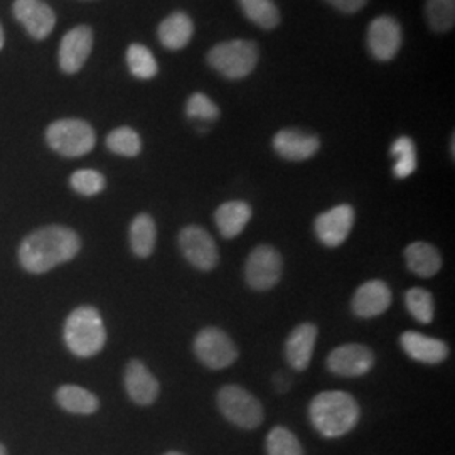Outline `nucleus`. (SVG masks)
I'll return each mask as SVG.
<instances>
[{
	"label": "nucleus",
	"instance_id": "f257e3e1",
	"mask_svg": "<svg viewBox=\"0 0 455 455\" xmlns=\"http://www.w3.org/2000/svg\"><path fill=\"white\" fill-rule=\"evenodd\" d=\"M80 248L82 240L75 229L51 225L28 235L19 246L17 257L28 274L43 275L73 260L80 253Z\"/></svg>",
	"mask_w": 455,
	"mask_h": 455
},
{
	"label": "nucleus",
	"instance_id": "f03ea898",
	"mask_svg": "<svg viewBox=\"0 0 455 455\" xmlns=\"http://www.w3.org/2000/svg\"><path fill=\"white\" fill-rule=\"evenodd\" d=\"M358 402L347 391H321L310 402L309 419L325 439H339L359 422Z\"/></svg>",
	"mask_w": 455,
	"mask_h": 455
},
{
	"label": "nucleus",
	"instance_id": "7ed1b4c3",
	"mask_svg": "<svg viewBox=\"0 0 455 455\" xmlns=\"http://www.w3.org/2000/svg\"><path fill=\"white\" fill-rule=\"evenodd\" d=\"M63 339L76 358H92L105 347L107 329L101 314L92 306H82L66 317Z\"/></svg>",
	"mask_w": 455,
	"mask_h": 455
},
{
	"label": "nucleus",
	"instance_id": "20e7f679",
	"mask_svg": "<svg viewBox=\"0 0 455 455\" xmlns=\"http://www.w3.org/2000/svg\"><path fill=\"white\" fill-rule=\"evenodd\" d=\"M208 63L228 80H242L257 68L259 48L246 39L225 41L208 52Z\"/></svg>",
	"mask_w": 455,
	"mask_h": 455
},
{
	"label": "nucleus",
	"instance_id": "39448f33",
	"mask_svg": "<svg viewBox=\"0 0 455 455\" xmlns=\"http://www.w3.org/2000/svg\"><path fill=\"white\" fill-rule=\"evenodd\" d=\"M48 146L63 157H82L93 150L97 135L93 127L78 118H63L51 124L46 131Z\"/></svg>",
	"mask_w": 455,
	"mask_h": 455
},
{
	"label": "nucleus",
	"instance_id": "423d86ee",
	"mask_svg": "<svg viewBox=\"0 0 455 455\" xmlns=\"http://www.w3.org/2000/svg\"><path fill=\"white\" fill-rule=\"evenodd\" d=\"M218 408L228 422L253 430L263 422V407L260 402L238 385H227L216 395Z\"/></svg>",
	"mask_w": 455,
	"mask_h": 455
},
{
	"label": "nucleus",
	"instance_id": "0eeeda50",
	"mask_svg": "<svg viewBox=\"0 0 455 455\" xmlns=\"http://www.w3.org/2000/svg\"><path fill=\"white\" fill-rule=\"evenodd\" d=\"M196 358L210 370H225L238 359V349L233 339L220 327H204L195 339Z\"/></svg>",
	"mask_w": 455,
	"mask_h": 455
},
{
	"label": "nucleus",
	"instance_id": "6e6552de",
	"mask_svg": "<svg viewBox=\"0 0 455 455\" xmlns=\"http://www.w3.org/2000/svg\"><path fill=\"white\" fill-rule=\"evenodd\" d=\"M283 260L278 250L270 244H259L244 265L246 283L259 292L272 291L282 278Z\"/></svg>",
	"mask_w": 455,
	"mask_h": 455
},
{
	"label": "nucleus",
	"instance_id": "1a4fd4ad",
	"mask_svg": "<svg viewBox=\"0 0 455 455\" xmlns=\"http://www.w3.org/2000/svg\"><path fill=\"white\" fill-rule=\"evenodd\" d=\"M180 248L184 259L201 272H212L220 260L216 242L204 228L197 225L180 229Z\"/></svg>",
	"mask_w": 455,
	"mask_h": 455
},
{
	"label": "nucleus",
	"instance_id": "9d476101",
	"mask_svg": "<svg viewBox=\"0 0 455 455\" xmlns=\"http://www.w3.org/2000/svg\"><path fill=\"white\" fill-rule=\"evenodd\" d=\"M325 363L331 373L342 378H359L373 370L374 355L368 346L349 342L332 349Z\"/></svg>",
	"mask_w": 455,
	"mask_h": 455
},
{
	"label": "nucleus",
	"instance_id": "9b49d317",
	"mask_svg": "<svg viewBox=\"0 0 455 455\" xmlns=\"http://www.w3.org/2000/svg\"><path fill=\"white\" fill-rule=\"evenodd\" d=\"M356 214L351 204H338L317 216L314 223L315 236L329 248L341 246L355 227Z\"/></svg>",
	"mask_w": 455,
	"mask_h": 455
},
{
	"label": "nucleus",
	"instance_id": "f8f14e48",
	"mask_svg": "<svg viewBox=\"0 0 455 455\" xmlns=\"http://www.w3.org/2000/svg\"><path fill=\"white\" fill-rule=\"evenodd\" d=\"M402 26L391 16L374 19L368 29V48L378 61H390L402 48Z\"/></svg>",
	"mask_w": 455,
	"mask_h": 455
},
{
	"label": "nucleus",
	"instance_id": "ddd939ff",
	"mask_svg": "<svg viewBox=\"0 0 455 455\" xmlns=\"http://www.w3.org/2000/svg\"><path fill=\"white\" fill-rule=\"evenodd\" d=\"M93 49V31L88 26H76L65 34L60 44V66L61 69L73 75L82 69L90 52Z\"/></svg>",
	"mask_w": 455,
	"mask_h": 455
},
{
	"label": "nucleus",
	"instance_id": "4468645a",
	"mask_svg": "<svg viewBox=\"0 0 455 455\" xmlns=\"http://www.w3.org/2000/svg\"><path fill=\"white\" fill-rule=\"evenodd\" d=\"M124 385L132 402L140 407L152 405L159 393L161 385L157 378L148 371L146 364L139 359H132L124 373Z\"/></svg>",
	"mask_w": 455,
	"mask_h": 455
},
{
	"label": "nucleus",
	"instance_id": "2eb2a0df",
	"mask_svg": "<svg viewBox=\"0 0 455 455\" xmlns=\"http://www.w3.org/2000/svg\"><path fill=\"white\" fill-rule=\"evenodd\" d=\"M391 289L383 280H370L359 285L353 295L351 307L361 319H373L385 314L391 306Z\"/></svg>",
	"mask_w": 455,
	"mask_h": 455
},
{
	"label": "nucleus",
	"instance_id": "dca6fc26",
	"mask_svg": "<svg viewBox=\"0 0 455 455\" xmlns=\"http://www.w3.org/2000/svg\"><path fill=\"white\" fill-rule=\"evenodd\" d=\"M321 142L317 135L299 129H283L274 137L276 154L292 163H302L314 157L319 152Z\"/></svg>",
	"mask_w": 455,
	"mask_h": 455
},
{
	"label": "nucleus",
	"instance_id": "f3484780",
	"mask_svg": "<svg viewBox=\"0 0 455 455\" xmlns=\"http://www.w3.org/2000/svg\"><path fill=\"white\" fill-rule=\"evenodd\" d=\"M14 16L34 39H46L56 26L52 9L43 0H16Z\"/></svg>",
	"mask_w": 455,
	"mask_h": 455
},
{
	"label": "nucleus",
	"instance_id": "a211bd4d",
	"mask_svg": "<svg viewBox=\"0 0 455 455\" xmlns=\"http://www.w3.org/2000/svg\"><path fill=\"white\" fill-rule=\"evenodd\" d=\"M317 341V325L304 323L295 325L285 341V359L295 371H306L310 366Z\"/></svg>",
	"mask_w": 455,
	"mask_h": 455
},
{
	"label": "nucleus",
	"instance_id": "6ab92c4d",
	"mask_svg": "<svg viewBox=\"0 0 455 455\" xmlns=\"http://www.w3.org/2000/svg\"><path fill=\"white\" fill-rule=\"evenodd\" d=\"M400 344L407 356L423 364H440L449 358V346L445 342L417 331L403 332Z\"/></svg>",
	"mask_w": 455,
	"mask_h": 455
},
{
	"label": "nucleus",
	"instance_id": "aec40b11",
	"mask_svg": "<svg viewBox=\"0 0 455 455\" xmlns=\"http://www.w3.org/2000/svg\"><path fill=\"white\" fill-rule=\"evenodd\" d=\"M157 34L164 48L169 51H180L186 48L193 39V34H195L193 19L180 11L172 12L161 22Z\"/></svg>",
	"mask_w": 455,
	"mask_h": 455
},
{
	"label": "nucleus",
	"instance_id": "412c9836",
	"mask_svg": "<svg viewBox=\"0 0 455 455\" xmlns=\"http://www.w3.org/2000/svg\"><path fill=\"white\" fill-rule=\"evenodd\" d=\"M250 220H251V208L244 201H228L214 212L216 227L227 240L242 235Z\"/></svg>",
	"mask_w": 455,
	"mask_h": 455
},
{
	"label": "nucleus",
	"instance_id": "4be33fe9",
	"mask_svg": "<svg viewBox=\"0 0 455 455\" xmlns=\"http://www.w3.org/2000/svg\"><path fill=\"white\" fill-rule=\"evenodd\" d=\"M405 261L410 272L417 276L430 278L437 275L442 268V257L434 244L415 242L405 248Z\"/></svg>",
	"mask_w": 455,
	"mask_h": 455
},
{
	"label": "nucleus",
	"instance_id": "5701e85b",
	"mask_svg": "<svg viewBox=\"0 0 455 455\" xmlns=\"http://www.w3.org/2000/svg\"><path fill=\"white\" fill-rule=\"evenodd\" d=\"M129 240L132 253L137 259H148L154 253L157 242V228L150 214L140 212L132 220Z\"/></svg>",
	"mask_w": 455,
	"mask_h": 455
},
{
	"label": "nucleus",
	"instance_id": "b1692460",
	"mask_svg": "<svg viewBox=\"0 0 455 455\" xmlns=\"http://www.w3.org/2000/svg\"><path fill=\"white\" fill-rule=\"evenodd\" d=\"M56 402L68 413L92 415L100 408V402L92 391L76 385H63L56 391Z\"/></svg>",
	"mask_w": 455,
	"mask_h": 455
},
{
	"label": "nucleus",
	"instance_id": "393cba45",
	"mask_svg": "<svg viewBox=\"0 0 455 455\" xmlns=\"http://www.w3.org/2000/svg\"><path fill=\"white\" fill-rule=\"evenodd\" d=\"M391 156L396 159V163L393 165L395 178L407 180L417 171V165H419L417 147H415V142L407 135H402L393 142Z\"/></svg>",
	"mask_w": 455,
	"mask_h": 455
},
{
	"label": "nucleus",
	"instance_id": "a878e982",
	"mask_svg": "<svg viewBox=\"0 0 455 455\" xmlns=\"http://www.w3.org/2000/svg\"><path fill=\"white\" fill-rule=\"evenodd\" d=\"M244 16L261 29H275L280 22V12L274 0H238Z\"/></svg>",
	"mask_w": 455,
	"mask_h": 455
},
{
	"label": "nucleus",
	"instance_id": "bb28decb",
	"mask_svg": "<svg viewBox=\"0 0 455 455\" xmlns=\"http://www.w3.org/2000/svg\"><path fill=\"white\" fill-rule=\"evenodd\" d=\"M127 65L132 75L139 80H150L159 71L154 54L144 44H132L127 49Z\"/></svg>",
	"mask_w": 455,
	"mask_h": 455
},
{
	"label": "nucleus",
	"instance_id": "cd10ccee",
	"mask_svg": "<svg viewBox=\"0 0 455 455\" xmlns=\"http://www.w3.org/2000/svg\"><path fill=\"white\" fill-rule=\"evenodd\" d=\"M425 14L435 33H447L455 24V0H427Z\"/></svg>",
	"mask_w": 455,
	"mask_h": 455
},
{
	"label": "nucleus",
	"instance_id": "c85d7f7f",
	"mask_svg": "<svg viewBox=\"0 0 455 455\" xmlns=\"http://www.w3.org/2000/svg\"><path fill=\"white\" fill-rule=\"evenodd\" d=\"M405 306L415 321L420 324H430L435 315L434 295L422 287H413L405 293Z\"/></svg>",
	"mask_w": 455,
	"mask_h": 455
},
{
	"label": "nucleus",
	"instance_id": "c756f323",
	"mask_svg": "<svg viewBox=\"0 0 455 455\" xmlns=\"http://www.w3.org/2000/svg\"><path fill=\"white\" fill-rule=\"evenodd\" d=\"M107 147L116 156L137 157L142 150L140 135L131 127H118L108 133Z\"/></svg>",
	"mask_w": 455,
	"mask_h": 455
},
{
	"label": "nucleus",
	"instance_id": "7c9ffc66",
	"mask_svg": "<svg viewBox=\"0 0 455 455\" xmlns=\"http://www.w3.org/2000/svg\"><path fill=\"white\" fill-rule=\"evenodd\" d=\"M267 454L268 455H304L295 434L285 427H275L267 435Z\"/></svg>",
	"mask_w": 455,
	"mask_h": 455
},
{
	"label": "nucleus",
	"instance_id": "2f4dec72",
	"mask_svg": "<svg viewBox=\"0 0 455 455\" xmlns=\"http://www.w3.org/2000/svg\"><path fill=\"white\" fill-rule=\"evenodd\" d=\"M69 184L73 191H76L78 195L97 196L105 189L107 180L95 169H80L73 172V176L69 178Z\"/></svg>",
	"mask_w": 455,
	"mask_h": 455
},
{
	"label": "nucleus",
	"instance_id": "473e14b6",
	"mask_svg": "<svg viewBox=\"0 0 455 455\" xmlns=\"http://www.w3.org/2000/svg\"><path fill=\"white\" fill-rule=\"evenodd\" d=\"M186 115L191 120L212 122L220 116V108L216 107L212 98L206 97L204 93H193L186 103Z\"/></svg>",
	"mask_w": 455,
	"mask_h": 455
},
{
	"label": "nucleus",
	"instance_id": "72a5a7b5",
	"mask_svg": "<svg viewBox=\"0 0 455 455\" xmlns=\"http://www.w3.org/2000/svg\"><path fill=\"white\" fill-rule=\"evenodd\" d=\"M334 9L341 11L344 14H355L361 11L368 0H327Z\"/></svg>",
	"mask_w": 455,
	"mask_h": 455
},
{
	"label": "nucleus",
	"instance_id": "f704fd0d",
	"mask_svg": "<svg viewBox=\"0 0 455 455\" xmlns=\"http://www.w3.org/2000/svg\"><path fill=\"white\" fill-rule=\"evenodd\" d=\"M274 383H275L276 391H280V393L289 390V378L282 373L276 374Z\"/></svg>",
	"mask_w": 455,
	"mask_h": 455
},
{
	"label": "nucleus",
	"instance_id": "c9c22d12",
	"mask_svg": "<svg viewBox=\"0 0 455 455\" xmlns=\"http://www.w3.org/2000/svg\"><path fill=\"white\" fill-rule=\"evenodd\" d=\"M4 48V31H2V26H0V49Z\"/></svg>",
	"mask_w": 455,
	"mask_h": 455
},
{
	"label": "nucleus",
	"instance_id": "e433bc0d",
	"mask_svg": "<svg viewBox=\"0 0 455 455\" xmlns=\"http://www.w3.org/2000/svg\"><path fill=\"white\" fill-rule=\"evenodd\" d=\"M0 455H7V451H5V447L0 443Z\"/></svg>",
	"mask_w": 455,
	"mask_h": 455
},
{
	"label": "nucleus",
	"instance_id": "4c0bfd02",
	"mask_svg": "<svg viewBox=\"0 0 455 455\" xmlns=\"http://www.w3.org/2000/svg\"><path fill=\"white\" fill-rule=\"evenodd\" d=\"M164 455H184L180 454V452H176V451H171V452H165Z\"/></svg>",
	"mask_w": 455,
	"mask_h": 455
}]
</instances>
